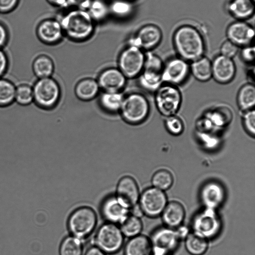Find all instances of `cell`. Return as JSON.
I'll use <instances>...</instances> for the list:
<instances>
[{
  "instance_id": "6da1fadb",
  "label": "cell",
  "mask_w": 255,
  "mask_h": 255,
  "mask_svg": "<svg viewBox=\"0 0 255 255\" xmlns=\"http://www.w3.org/2000/svg\"><path fill=\"white\" fill-rule=\"evenodd\" d=\"M64 36L81 42L87 40L94 33L95 22L86 10L72 8L59 19Z\"/></svg>"
},
{
  "instance_id": "7a4b0ae2",
  "label": "cell",
  "mask_w": 255,
  "mask_h": 255,
  "mask_svg": "<svg viewBox=\"0 0 255 255\" xmlns=\"http://www.w3.org/2000/svg\"><path fill=\"white\" fill-rule=\"evenodd\" d=\"M173 42L180 58L193 61L203 56L205 45L199 32L194 27L184 25L178 28L173 36Z\"/></svg>"
},
{
  "instance_id": "3957f363",
  "label": "cell",
  "mask_w": 255,
  "mask_h": 255,
  "mask_svg": "<svg viewBox=\"0 0 255 255\" xmlns=\"http://www.w3.org/2000/svg\"><path fill=\"white\" fill-rule=\"evenodd\" d=\"M97 223V216L91 207L82 206L74 210L67 221L70 235L82 241L94 231Z\"/></svg>"
},
{
  "instance_id": "277c9868",
  "label": "cell",
  "mask_w": 255,
  "mask_h": 255,
  "mask_svg": "<svg viewBox=\"0 0 255 255\" xmlns=\"http://www.w3.org/2000/svg\"><path fill=\"white\" fill-rule=\"evenodd\" d=\"M150 105L147 98L139 93H131L124 97L120 113L123 120L130 125H138L148 117Z\"/></svg>"
},
{
  "instance_id": "5b68a950",
  "label": "cell",
  "mask_w": 255,
  "mask_h": 255,
  "mask_svg": "<svg viewBox=\"0 0 255 255\" xmlns=\"http://www.w3.org/2000/svg\"><path fill=\"white\" fill-rule=\"evenodd\" d=\"M32 87L33 102L38 107L48 110L58 104L61 97V88L52 77L37 79Z\"/></svg>"
},
{
  "instance_id": "8992f818",
  "label": "cell",
  "mask_w": 255,
  "mask_h": 255,
  "mask_svg": "<svg viewBox=\"0 0 255 255\" xmlns=\"http://www.w3.org/2000/svg\"><path fill=\"white\" fill-rule=\"evenodd\" d=\"M124 236L115 224L106 223L97 230L94 238L95 246L106 254H114L122 248Z\"/></svg>"
},
{
  "instance_id": "52a82bcc",
  "label": "cell",
  "mask_w": 255,
  "mask_h": 255,
  "mask_svg": "<svg viewBox=\"0 0 255 255\" xmlns=\"http://www.w3.org/2000/svg\"><path fill=\"white\" fill-rule=\"evenodd\" d=\"M155 93V103L159 113L165 118L176 115L182 102V95L177 87L162 84Z\"/></svg>"
},
{
  "instance_id": "ba28073f",
  "label": "cell",
  "mask_w": 255,
  "mask_h": 255,
  "mask_svg": "<svg viewBox=\"0 0 255 255\" xmlns=\"http://www.w3.org/2000/svg\"><path fill=\"white\" fill-rule=\"evenodd\" d=\"M222 227L215 210L205 208L196 214L192 222V232L206 240L216 237Z\"/></svg>"
},
{
  "instance_id": "9c48e42d",
  "label": "cell",
  "mask_w": 255,
  "mask_h": 255,
  "mask_svg": "<svg viewBox=\"0 0 255 255\" xmlns=\"http://www.w3.org/2000/svg\"><path fill=\"white\" fill-rule=\"evenodd\" d=\"M145 53L141 49L128 45L120 52L118 68L128 79L137 77L143 69Z\"/></svg>"
},
{
  "instance_id": "30bf717a",
  "label": "cell",
  "mask_w": 255,
  "mask_h": 255,
  "mask_svg": "<svg viewBox=\"0 0 255 255\" xmlns=\"http://www.w3.org/2000/svg\"><path fill=\"white\" fill-rule=\"evenodd\" d=\"M149 239L151 255H172L181 240L177 230L166 226L156 229Z\"/></svg>"
},
{
  "instance_id": "8fae6325",
  "label": "cell",
  "mask_w": 255,
  "mask_h": 255,
  "mask_svg": "<svg viewBox=\"0 0 255 255\" xmlns=\"http://www.w3.org/2000/svg\"><path fill=\"white\" fill-rule=\"evenodd\" d=\"M167 203L164 191L151 187L145 189L140 195L138 204L143 215L155 218L161 215Z\"/></svg>"
},
{
  "instance_id": "7c38bea8",
  "label": "cell",
  "mask_w": 255,
  "mask_h": 255,
  "mask_svg": "<svg viewBox=\"0 0 255 255\" xmlns=\"http://www.w3.org/2000/svg\"><path fill=\"white\" fill-rule=\"evenodd\" d=\"M100 212L107 222L120 225L130 214V208L114 194L104 199Z\"/></svg>"
},
{
  "instance_id": "4fadbf2b",
  "label": "cell",
  "mask_w": 255,
  "mask_h": 255,
  "mask_svg": "<svg viewBox=\"0 0 255 255\" xmlns=\"http://www.w3.org/2000/svg\"><path fill=\"white\" fill-rule=\"evenodd\" d=\"M190 65L181 58H173L163 66L162 72L163 83L176 86L182 84L190 73Z\"/></svg>"
},
{
  "instance_id": "5bb4252c",
  "label": "cell",
  "mask_w": 255,
  "mask_h": 255,
  "mask_svg": "<svg viewBox=\"0 0 255 255\" xmlns=\"http://www.w3.org/2000/svg\"><path fill=\"white\" fill-rule=\"evenodd\" d=\"M162 33L157 26L148 24L140 27L129 39L128 45L137 47L141 50H150L160 42Z\"/></svg>"
},
{
  "instance_id": "9a60e30c",
  "label": "cell",
  "mask_w": 255,
  "mask_h": 255,
  "mask_svg": "<svg viewBox=\"0 0 255 255\" xmlns=\"http://www.w3.org/2000/svg\"><path fill=\"white\" fill-rule=\"evenodd\" d=\"M200 198L205 208L216 210L225 200V189L223 186L217 181H208L201 187Z\"/></svg>"
},
{
  "instance_id": "2e32d148",
  "label": "cell",
  "mask_w": 255,
  "mask_h": 255,
  "mask_svg": "<svg viewBox=\"0 0 255 255\" xmlns=\"http://www.w3.org/2000/svg\"><path fill=\"white\" fill-rule=\"evenodd\" d=\"M127 79L118 68L109 67L99 74L97 81L103 91L122 92Z\"/></svg>"
},
{
  "instance_id": "e0dca14e",
  "label": "cell",
  "mask_w": 255,
  "mask_h": 255,
  "mask_svg": "<svg viewBox=\"0 0 255 255\" xmlns=\"http://www.w3.org/2000/svg\"><path fill=\"white\" fill-rule=\"evenodd\" d=\"M36 33L39 39L48 45L56 44L64 37L59 19L47 18L38 24Z\"/></svg>"
},
{
  "instance_id": "ac0fdd59",
  "label": "cell",
  "mask_w": 255,
  "mask_h": 255,
  "mask_svg": "<svg viewBox=\"0 0 255 255\" xmlns=\"http://www.w3.org/2000/svg\"><path fill=\"white\" fill-rule=\"evenodd\" d=\"M212 78L220 84H227L234 78L236 72L232 59L220 55L211 61Z\"/></svg>"
},
{
  "instance_id": "d6986e66",
  "label": "cell",
  "mask_w": 255,
  "mask_h": 255,
  "mask_svg": "<svg viewBox=\"0 0 255 255\" xmlns=\"http://www.w3.org/2000/svg\"><path fill=\"white\" fill-rule=\"evenodd\" d=\"M116 195L130 209L138 204L140 194L135 180L130 176H125L119 181Z\"/></svg>"
},
{
  "instance_id": "ffe728a7",
  "label": "cell",
  "mask_w": 255,
  "mask_h": 255,
  "mask_svg": "<svg viewBox=\"0 0 255 255\" xmlns=\"http://www.w3.org/2000/svg\"><path fill=\"white\" fill-rule=\"evenodd\" d=\"M228 40L237 46L249 45L255 35L253 28L243 21H237L229 26L227 30Z\"/></svg>"
},
{
  "instance_id": "44dd1931",
  "label": "cell",
  "mask_w": 255,
  "mask_h": 255,
  "mask_svg": "<svg viewBox=\"0 0 255 255\" xmlns=\"http://www.w3.org/2000/svg\"><path fill=\"white\" fill-rule=\"evenodd\" d=\"M185 215L183 206L177 201L168 202L162 212V220L165 226L172 229L181 226Z\"/></svg>"
},
{
  "instance_id": "7402d4cb",
  "label": "cell",
  "mask_w": 255,
  "mask_h": 255,
  "mask_svg": "<svg viewBox=\"0 0 255 255\" xmlns=\"http://www.w3.org/2000/svg\"><path fill=\"white\" fill-rule=\"evenodd\" d=\"M124 97L122 92L103 91L99 97V104L104 111L115 114L120 112Z\"/></svg>"
},
{
  "instance_id": "603a6c76",
  "label": "cell",
  "mask_w": 255,
  "mask_h": 255,
  "mask_svg": "<svg viewBox=\"0 0 255 255\" xmlns=\"http://www.w3.org/2000/svg\"><path fill=\"white\" fill-rule=\"evenodd\" d=\"M152 247L149 238L139 235L131 238L124 248L125 255H151Z\"/></svg>"
},
{
  "instance_id": "cb8c5ba5",
  "label": "cell",
  "mask_w": 255,
  "mask_h": 255,
  "mask_svg": "<svg viewBox=\"0 0 255 255\" xmlns=\"http://www.w3.org/2000/svg\"><path fill=\"white\" fill-rule=\"evenodd\" d=\"M74 90L75 95L79 99L89 101L99 95L100 88L97 80L85 78L77 83Z\"/></svg>"
},
{
  "instance_id": "d4e9b609",
  "label": "cell",
  "mask_w": 255,
  "mask_h": 255,
  "mask_svg": "<svg viewBox=\"0 0 255 255\" xmlns=\"http://www.w3.org/2000/svg\"><path fill=\"white\" fill-rule=\"evenodd\" d=\"M32 70L37 79L52 77L54 64L52 58L45 54L36 56L32 63Z\"/></svg>"
},
{
  "instance_id": "484cf974",
  "label": "cell",
  "mask_w": 255,
  "mask_h": 255,
  "mask_svg": "<svg viewBox=\"0 0 255 255\" xmlns=\"http://www.w3.org/2000/svg\"><path fill=\"white\" fill-rule=\"evenodd\" d=\"M190 72L198 81L204 82L212 78V63L203 56L192 62Z\"/></svg>"
},
{
  "instance_id": "4316f807",
  "label": "cell",
  "mask_w": 255,
  "mask_h": 255,
  "mask_svg": "<svg viewBox=\"0 0 255 255\" xmlns=\"http://www.w3.org/2000/svg\"><path fill=\"white\" fill-rule=\"evenodd\" d=\"M205 116L215 129L228 126L232 118V112L229 108L224 106L218 107L211 110Z\"/></svg>"
},
{
  "instance_id": "83f0119b",
  "label": "cell",
  "mask_w": 255,
  "mask_h": 255,
  "mask_svg": "<svg viewBox=\"0 0 255 255\" xmlns=\"http://www.w3.org/2000/svg\"><path fill=\"white\" fill-rule=\"evenodd\" d=\"M237 103L243 112L253 109L255 105V87L254 84L249 83L239 89L237 97Z\"/></svg>"
},
{
  "instance_id": "f1b7e54d",
  "label": "cell",
  "mask_w": 255,
  "mask_h": 255,
  "mask_svg": "<svg viewBox=\"0 0 255 255\" xmlns=\"http://www.w3.org/2000/svg\"><path fill=\"white\" fill-rule=\"evenodd\" d=\"M228 9L235 17L244 19L253 14L255 6L252 0H232L229 4Z\"/></svg>"
},
{
  "instance_id": "f546056e",
  "label": "cell",
  "mask_w": 255,
  "mask_h": 255,
  "mask_svg": "<svg viewBox=\"0 0 255 255\" xmlns=\"http://www.w3.org/2000/svg\"><path fill=\"white\" fill-rule=\"evenodd\" d=\"M185 247L191 255H203L208 250V240L192 232L189 233L185 238Z\"/></svg>"
},
{
  "instance_id": "4dcf8cb0",
  "label": "cell",
  "mask_w": 255,
  "mask_h": 255,
  "mask_svg": "<svg viewBox=\"0 0 255 255\" xmlns=\"http://www.w3.org/2000/svg\"><path fill=\"white\" fill-rule=\"evenodd\" d=\"M161 75V73L143 70L137 77L139 85L144 90L155 92L163 84Z\"/></svg>"
},
{
  "instance_id": "1f68e13d",
  "label": "cell",
  "mask_w": 255,
  "mask_h": 255,
  "mask_svg": "<svg viewBox=\"0 0 255 255\" xmlns=\"http://www.w3.org/2000/svg\"><path fill=\"white\" fill-rule=\"evenodd\" d=\"M16 85L10 80L0 77V108H5L14 102Z\"/></svg>"
},
{
  "instance_id": "d6a6232c",
  "label": "cell",
  "mask_w": 255,
  "mask_h": 255,
  "mask_svg": "<svg viewBox=\"0 0 255 255\" xmlns=\"http://www.w3.org/2000/svg\"><path fill=\"white\" fill-rule=\"evenodd\" d=\"M83 241L71 235L62 241L59 248L60 255H82Z\"/></svg>"
},
{
  "instance_id": "836d02e7",
  "label": "cell",
  "mask_w": 255,
  "mask_h": 255,
  "mask_svg": "<svg viewBox=\"0 0 255 255\" xmlns=\"http://www.w3.org/2000/svg\"><path fill=\"white\" fill-rule=\"evenodd\" d=\"M140 219L130 214L120 224V229L124 237L131 238L140 235L142 230Z\"/></svg>"
},
{
  "instance_id": "e575fe53",
  "label": "cell",
  "mask_w": 255,
  "mask_h": 255,
  "mask_svg": "<svg viewBox=\"0 0 255 255\" xmlns=\"http://www.w3.org/2000/svg\"><path fill=\"white\" fill-rule=\"evenodd\" d=\"M14 102L22 106H27L33 103L32 85L27 82L16 85Z\"/></svg>"
},
{
  "instance_id": "d590c367",
  "label": "cell",
  "mask_w": 255,
  "mask_h": 255,
  "mask_svg": "<svg viewBox=\"0 0 255 255\" xmlns=\"http://www.w3.org/2000/svg\"><path fill=\"white\" fill-rule=\"evenodd\" d=\"M94 21H102L110 14L109 4L104 0H92L86 10Z\"/></svg>"
},
{
  "instance_id": "8d00e7d4",
  "label": "cell",
  "mask_w": 255,
  "mask_h": 255,
  "mask_svg": "<svg viewBox=\"0 0 255 255\" xmlns=\"http://www.w3.org/2000/svg\"><path fill=\"white\" fill-rule=\"evenodd\" d=\"M110 14L119 18L130 16L134 7L130 0H114L109 4Z\"/></svg>"
},
{
  "instance_id": "74e56055",
  "label": "cell",
  "mask_w": 255,
  "mask_h": 255,
  "mask_svg": "<svg viewBox=\"0 0 255 255\" xmlns=\"http://www.w3.org/2000/svg\"><path fill=\"white\" fill-rule=\"evenodd\" d=\"M172 173L166 169H160L155 172L151 178L152 187L162 191L169 189L173 183Z\"/></svg>"
},
{
  "instance_id": "f35d334b",
  "label": "cell",
  "mask_w": 255,
  "mask_h": 255,
  "mask_svg": "<svg viewBox=\"0 0 255 255\" xmlns=\"http://www.w3.org/2000/svg\"><path fill=\"white\" fill-rule=\"evenodd\" d=\"M163 66V62L158 56L150 51L145 53L143 70L162 74Z\"/></svg>"
},
{
  "instance_id": "ab89813d",
  "label": "cell",
  "mask_w": 255,
  "mask_h": 255,
  "mask_svg": "<svg viewBox=\"0 0 255 255\" xmlns=\"http://www.w3.org/2000/svg\"><path fill=\"white\" fill-rule=\"evenodd\" d=\"M164 123L166 130L173 135H179L184 130V123L176 115L166 117Z\"/></svg>"
},
{
  "instance_id": "60d3db41",
  "label": "cell",
  "mask_w": 255,
  "mask_h": 255,
  "mask_svg": "<svg viewBox=\"0 0 255 255\" xmlns=\"http://www.w3.org/2000/svg\"><path fill=\"white\" fill-rule=\"evenodd\" d=\"M242 122L246 132L251 136L254 137L255 134V111L254 109L244 112Z\"/></svg>"
},
{
  "instance_id": "b9f144b4",
  "label": "cell",
  "mask_w": 255,
  "mask_h": 255,
  "mask_svg": "<svg viewBox=\"0 0 255 255\" xmlns=\"http://www.w3.org/2000/svg\"><path fill=\"white\" fill-rule=\"evenodd\" d=\"M238 50V46L229 40H228L225 41L221 46V55L232 59L237 55Z\"/></svg>"
},
{
  "instance_id": "7bdbcfd3",
  "label": "cell",
  "mask_w": 255,
  "mask_h": 255,
  "mask_svg": "<svg viewBox=\"0 0 255 255\" xmlns=\"http://www.w3.org/2000/svg\"><path fill=\"white\" fill-rule=\"evenodd\" d=\"M255 54V47L249 45L244 46L241 52V58L247 63L254 62Z\"/></svg>"
},
{
  "instance_id": "ee69618b",
  "label": "cell",
  "mask_w": 255,
  "mask_h": 255,
  "mask_svg": "<svg viewBox=\"0 0 255 255\" xmlns=\"http://www.w3.org/2000/svg\"><path fill=\"white\" fill-rule=\"evenodd\" d=\"M19 0H0V12H8L17 6Z\"/></svg>"
},
{
  "instance_id": "f6af8a7d",
  "label": "cell",
  "mask_w": 255,
  "mask_h": 255,
  "mask_svg": "<svg viewBox=\"0 0 255 255\" xmlns=\"http://www.w3.org/2000/svg\"><path fill=\"white\" fill-rule=\"evenodd\" d=\"M92 0H67V7L87 10Z\"/></svg>"
},
{
  "instance_id": "bcb514c9",
  "label": "cell",
  "mask_w": 255,
  "mask_h": 255,
  "mask_svg": "<svg viewBox=\"0 0 255 255\" xmlns=\"http://www.w3.org/2000/svg\"><path fill=\"white\" fill-rule=\"evenodd\" d=\"M9 62L6 54L0 49V77H3L8 68Z\"/></svg>"
},
{
  "instance_id": "7dc6e473",
  "label": "cell",
  "mask_w": 255,
  "mask_h": 255,
  "mask_svg": "<svg viewBox=\"0 0 255 255\" xmlns=\"http://www.w3.org/2000/svg\"><path fill=\"white\" fill-rule=\"evenodd\" d=\"M8 34L5 27L0 23V49L6 43Z\"/></svg>"
},
{
  "instance_id": "c3c4849f",
  "label": "cell",
  "mask_w": 255,
  "mask_h": 255,
  "mask_svg": "<svg viewBox=\"0 0 255 255\" xmlns=\"http://www.w3.org/2000/svg\"><path fill=\"white\" fill-rule=\"evenodd\" d=\"M104 252L98 248L94 246L90 247L86 251L84 255H106Z\"/></svg>"
},
{
  "instance_id": "681fc988",
  "label": "cell",
  "mask_w": 255,
  "mask_h": 255,
  "mask_svg": "<svg viewBox=\"0 0 255 255\" xmlns=\"http://www.w3.org/2000/svg\"><path fill=\"white\" fill-rule=\"evenodd\" d=\"M47 1L51 5L60 7H67V0H47Z\"/></svg>"
},
{
  "instance_id": "f907efd6",
  "label": "cell",
  "mask_w": 255,
  "mask_h": 255,
  "mask_svg": "<svg viewBox=\"0 0 255 255\" xmlns=\"http://www.w3.org/2000/svg\"><path fill=\"white\" fill-rule=\"evenodd\" d=\"M130 214L139 218L143 215V213L138 204L130 208Z\"/></svg>"
},
{
  "instance_id": "816d5d0a",
  "label": "cell",
  "mask_w": 255,
  "mask_h": 255,
  "mask_svg": "<svg viewBox=\"0 0 255 255\" xmlns=\"http://www.w3.org/2000/svg\"></svg>"
}]
</instances>
